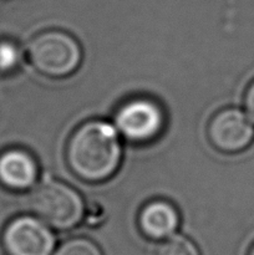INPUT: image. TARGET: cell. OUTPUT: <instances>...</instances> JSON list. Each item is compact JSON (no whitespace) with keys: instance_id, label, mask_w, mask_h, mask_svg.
<instances>
[{"instance_id":"1","label":"cell","mask_w":254,"mask_h":255,"mask_svg":"<svg viewBox=\"0 0 254 255\" xmlns=\"http://www.w3.org/2000/svg\"><path fill=\"white\" fill-rule=\"evenodd\" d=\"M121 136L114 124L102 120L85 122L67 143V163L79 178L102 182L120 167Z\"/></svg>"},{"instance_id":"2","label":"cell","mask_w":254,"mask_h":255,"mask_svg":"<svg viewBox=\"0 0 254 255\" xmlns=\"http://www.w3.org/2000/svg\"><path fill=\"white\" fill-rule=\"evenodd\" d=\"M35 216L51 228L67 231L84 218V199L75 188L64 182L45 179L37 183L29 197Z\"/></svg>"},{"instance_id":"3","label":"cell","mask_w":254,"mask_h":255,"mask_svg":"<svg viewBox=\"0 0 254 255\" xmlns=\"http://www.w3.org/2000/svg\"><path fill=\"white\" fill-rule=\"evenodd\" d=\"M27 55L35 70L49 77L71 75L81 64L79 42L61 30H49L36 35L27 46Z\"/></svg>"},{"instance_id":"4","label":"cell","mask_w":254,"mask_h":255,"mask_svg":"<svg viewBox=\"0 0 254 255\" xmlns=\"http://www.w3.org/2000/svg\"><path fill=\"white\" fill-rule=\"evenodd\" d=\"M1 242L7 255H54L56 244L51 227L30 216L10 221L2 232Z\"/></svg>"},{"instance_id":"5","label":"cell","mask_w":254,"mask_h":255,"mask_svg":"<svg viewBox=\"0 0 254 255\" xmlns=\"http://www.w3.org/2000/svg\"><path fill=\"white\" fill-rule=\"evenodd\" d=\"M163 124V111L148 99H132L125 102L117 110L114 122L120 136L136 143L156 138Z\"/></svg>"},{"instance_id":"6","label":"cell","mask_w":254,"mask_h":255,"mask_svg":"<svg viewBox=\"0 0 254 255\" xmlns=\"http://www.w3.org/2000/svg\"><path fill=\"white\" fill-rule=\"evenodd\" d=\"M211 143L226 153L242 152L254 139V124L238 109H224L212 117L208 126Z\"/></svg>"},{"instance_id":"7","label":"cell","mask_w":254,"mask_h":255,"mask_svg":"<svg viewBox=\"0 0 254 255\" xmlns=\"http://www.w3.org/2000/svg\"><path fill=\"white\" fill-rule=\"evenodd\" d=\"M39 169L24 149L11 148L0 154V183L11 191H26L35 186Z\"/></svg>"},{"instance_id":"8","label":"cell","mask_w":254,"mask_h":255,"mask_svg":"<svg viewBox=\"0 0 254 255\" xmlns=\"http://www.w3.org/2000/svg\"><path fill=\"white\" fill-rule=\"evenodd\" d=\"M138 224L144 237L152 241H166L178 229V212L168 202L152 201L139 212Z\"/></svg>"},{"instance_id":"9","label":"cell","mask_w":254,"mask_h":255,"mask_svg":"<svg viewBox=\"0 0 254 255\" xmlns=\"http://www.w3.org/2000/svg\"><path fill=\"white\" fill-rule=\"evenodd\" d=\"M156 255H201L196 244L187 237L174 234L163 241L157 248Z\"/></svg>"},{"instance_id":"10","label":"cell","mask_w":254,"mask_h":255,"mask_svg":"<svg viewBox=\"0 0 254 255\" xmlns=\"http://www.w3.org/2000/svg\"><path fill=\"white\" fill-rule=\"evenodd\" d=\"M22 62V51L14 41H0V72L10 74L19 69Z\"/></svg>"},{"instance_id":"11","label":"cell","mask_w":254,"mask_h":255,"mask_svg":"<svg viewBox=\"0 0 254 255\" xmlns=\"http://www.w3.org/2000/svg\"><path fill=\"white\" fill-rule=\"evenodd\" d=\"M54 255H102V252L90 239L72 238L64 242Z\"/></svg>"},{"instance_id":"12","label":"cell","mask_w":254,"mask_h":255,"mask_svg":"<svg viewBox=\"0 0 254 255\" xmlns=\"http://www.w3.org/2000/svg\"><path fill=\"white\" fill-rule=\"evenodd\" d=\"M244 107H246V114L254 124V81L249 85L244 95Z\"/></svg>"},{"instance_id":"13","label":"cell","mask_w":254,"mask_h":255,"mask_svg":"<svg viewBox=\"0 0 254 255\" xmlns=\"http://www.w3.org/2000/svg\"><path fill=\"white\" fill-rule=\"evenodd\" d=\"M248 255H254V244H253V247L251 248V251H249Z\"/></svg>"}]
</instances>
